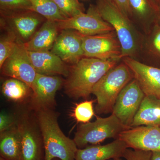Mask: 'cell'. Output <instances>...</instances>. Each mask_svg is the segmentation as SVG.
I'll use <instances>...</instances> for the list:
<instances>
[{
	"label": "cell",
	"mask_w": 160,
	"mask_h": 160,
	"mask_svg": "<svg viewBox=\"0 0 160 160\" xmlns=\"http://www.w3.org/2000/svg\"><path fill=\"white\" fill-rule=\"evenodd\" d=\"M120 62L83 58L69 66V74L63 85L65 93L75 99L87 98L103 76Z\"/></svg>",
	"instance_id": "obj_1"
},
{
	"label": "cell",
	"mask_w": 160,
	"mask_h": 160,
	"mask_svg": "<svg viewBox=\"0 0 160 160\" xmlns=\"http://www.w3.org/2000/svg\"><path fill=\"white\" fill-rule=\"evenodd\" d=\"M95 6L116 33L122 46V59L129 57L139 61L144 33L111 0H97Z\"/></svg>",
	"instance_id": "obj_2"
},
{
	"label": "cell",
	"mask_w": 160,
	"mask_h": 160,
	"mask_svg": "<svg viewBox=\"0 0 160 160\" xmlns=\"http://www.w3.org/2000/svg\"><path fill=\"white\" fill-rule=\"evenodd\" d=\"M34 112L42 136L44 160H75L78 149L74 140L66 137L60 129L59 113L51 109Z\"/></svg>",
	"instance_id": "obj_3"
},
{
	"label": "cell",
	"mask_w": 160,
	"mask_h": 160,
	"mask_svg": "<svg viewBox=\"0 0 160 160\" xmlns=\"http://www.w3.org/2000/svg\"><path fill=\"white\" fill-rule=\"evenodd\" d=\"M133 78L132 72L122 61L107 72L92 89V94L97 101L96 112L99 114L112 112L119 94Z\"/></svg>",
	"instance_id": "obj_4"
},
{
	"label": "cell",
	"mask_w": 160,
	"mask_h": 160,
	"mask_svg": "<svg viewBox=\"0 0 160 160\" xmlns=\"http://www.w3.org/2000/svg\"><path fill=\"white\" fill-rule=\"evenodd\" d=\"M14 116L22 140L21 160H44L43 138L34 111L24 105Z\"/></svg>",
	"instance_id": "obj_5"
},
{
	"label": "cell",
	"mask_w": 160,
	"mask_h": 160,
	"mask_svg": "<svg viewBox=\"0 0 160 160\" xmlns=\"http://www.w3.org/2000/svg\"><path fill=\"white\" fill-rule=\"evenodd\" d=\"M128 128L112 113L108 117H97L94 122L80 125L73 140L78 149H83L89 145H97L107 139L118 138L120 133Z\"/></svg>",
	"instance_id": "obj_6"
},
{
	"label": "cell",
	"mask_w": 160,
	"mask_h": 160,
	"mask_svg": "<svg viewBox=\"0 0 160 160\" xmlns=\"http://www.w3.org/2000/svg\"><path fill=\"white\" fill-rule=\"evenodd\" d=\"M1 28L14 35L18 42H28L39 26L46 20L45 18L33 10L19 9L0 10Z\"/></svg>",
	"instance_id": "obj_7"
},
{
	"label": "cell",
	"mask_w": 160,
	"mask_h": 160,
	"mask_svg": "<svg viewBox=\"0 0 160 160\" xmlns=\"http://www.w3.org/2000/svg\"><path fill=\"white\" fill-rule=\"evenodd\" d=\"M84 57L102 60H122V48L114 30L95 35H83Z\"/></svg>",
	"instance_id": "obj_8"
},
{
	"label": "cell",
	"mask_w": 160,
	"mask_h": 160,
	"mask_svg": "<svg viewBox=\"0 0 160 160\" xmlns=\"http://www.w3.org/2000/svg\"><path fill=\"white\" fill-rule=\"evenodd\" d=\"M59 30L71 29L83 35H95L113 31L112 26L103 19L95 5H90L86 13L56 22Z\"/></svg>",
	"instance_id": "obj_9"
},
{
	"label": "cell",
	"mask_w": 160,
	"mask_h": 160,
	"mask_svg": "<svg viewBox=\"0 0 160 160\" xmlns=\"http://www.w3.org/2000/svg\"><path fill=\"white\" fill-rule=\"evenodd\" d=\"M65 79L59 76L37 74L32 86V94L29 107L36 112L44 109H53L56 105L57 92L64 85Z\"/></svg>",
	"instance_id": "obj_10"
},
{
	"label": "cell",
	"mask_w": 160,
	"mask_h": 160,
	"mask_svg": "<svg viewBox=\"0 0 160 160\" xmlns=\"http://www.w3.org/2000/svg\"><path fill=\"white\" fill-rule=\"evenodd\" d=\"M0 69L3 75L22 81L32 88L37 73L23 43L18 42Z\"/></svg>",
	"instance_id": "obj_11"
},
{
	"label": "cell",
	"mask_w": 160,
	"mask_h": 160,
	"mask_svg": "<svg viewBox=\"0 0 160 160\" xmlns=\"http://www.w3.org/2000/svg\"><path fill=\"white\" fill-rule=\"evenodd\" d=\"M145 96L138 82L133 78L119 94L112 113L124 126L130 128Z\"/></svg>",
	"instance_id": "obj_12"
},
{
	"label": "cell",
	"mask_w": 160,
	"mask_h": 160,
	"mask_svg": "<svg viewBox=\"0 0 160 160\" xmlns=\"http://www.w3.org/2000/svg\"><path fill=\"white\" fill-rule=\"evenodd\" d=\"M118 138L126 143L128 148L160 152V126L130 127L122 132Z\"/></svg>",
	"instance_id": "obj_13"
},
{
	"label": "cell",
	"mask_w": 160,
	"mask_h": 160,
	"mask_svg": "<svg viewBox=\"0 0 160 160\" xmlns=\"http://www.w3.org/2000/svg\"><path fill=\"white\" fill-rule=\"evenodd\" d=\"M122 61L132 72L145 96L160 99V68L129 57Z\"/></svg>",
	"instance_id": "obj_14"
},
{
	"label": "cell",
	"mask_w": 160,
	"mask_h": 160,
	"mask_svg": "<svg viewBox=\"0 0 160 160\" xmlns=\"http://www.w3.org/2000/svg\"><path fill=\"white\" fill-rule=\"evenodd\" d=\"M59 32L50 51L67 65L75 64L84 57L83 35L71 29Z\"/></svg>",
	"instance_id": "obj_15"
},
{
	"label": "cell",
	"mask_w": 160,
	"mask_h": 160,
	"mask_svg": "<svg viewBox=\"0 0 160 160\" xmlns=\"http://www.w3.org/2000/svg\"><path fill=\"white\" fill-rule=\"evenodd\" d=\"M28 52L37 73L51 76H68L69 66L51 51Z\"/></svg>",
	"instance_id": "obj_16"
},
{
	"label": "cell",
	"mask_w": 160,
	"mask_h": 160,
	"mask_svg": "<svg viewBox=\"0 0 160 160\" xmlns=\"http://www.w3.org/2000/svg\"><path fill=\"white\" fill-rule=\"evenodd\" d=\"M130 20L144 34L156 20L158 4L154 0H128Z\"/></svg>",
	"instance_id": "obj_17"
},
{
	"label": "cell",
	"mask_w": 160,
	"mask_h": 160,
	"mask_svg": "<svg viewBox=\"0 0 160 160\" xmlns=\"http://www.w3.org/2000/svg\"><path fill=\"white\" fill-rule=\"evenodd\" d=\"M127 145L122 140L116 139L105 145H91L78 149L75 160H108L123 157Z\"/></svg>",
	"instance_id": "obj_18"
},
{
	"label": "cell",
	"mask_w": 160,
	"mask_h": 160,
	"mask_svg": "<svg viewBox=\"0 0 160 160\" xmlns=\"http://www.w3.org/2000/svg\"><path fill=\"white\" fill-rule=\"evenodd\" d=\"M59 32L56 22L46 20L24 46L28 51H50Z\"/></svg>",
	"instance_id": "obj_19"
},
{
	"label": "cell",
	"mask_w": 160,
	"mask_h": 160,
	"mask_svg": "<svg viewBox=\"0 0 160 160\" xmlns=\"http://www.w3.org/2000/svg\"><path fill=\"white\" fill-rule=\"evenodd\" d=\"M141 126H160V99L145 96L131 127Z\"/></svg>",
	"instance_id": "obj_20"
},
{
	"label": "cell",
	"mask_w": 160,
	"mask_h": 160,
	"mask_svg": "<svg viewBox=\"0 0 160 160\" xmlns=\"http://www.w3.org/2000/svg\"><path fill=\"white\" fill-rule=\"evenodd\" d=\"M0 154L7 160L22 159V140L16 124L1 133Z\"/></svg>",
	"instance_id": "obj_21"
},
{
	"label": "cell",
	"mask_w": 160,
	"mask_h": 160,
	"mask_svg": "<svg viewBox=\"0 0 160 160\" xmlns=\"http://www.w3.org/2000/svg\"><path fill=\"white\" fill-rule=\"evenodd\" d=\"M2 92L9 101L23 104L26 102L29 103L32 95V90L22 81L10 78L3 83Z\"/></svg>",
	"instance_id": "obj_22"
},
{
	"label": "cell",
	"mask_w": 160,
	"mask_h": 160,
	"mask_svg": "<svg viewBox=\"0 0 160 160\" xmlns=\"http://www.w3.org/2000/svg\"><path fill=\"white\" fill-rule=\"evenodd\" d=\"M140 58L144 61H160V25L155 23L144 35Z\"/></svg>",
	"instance_id": "obj_23"
},
{
	"label": "cell",
	"mask_w": 160,
	"mask_h": 160,
	"mask_svg": "<svg viewBox=\"0 0 160 160\" xmlns=\"http://www.w3.org/2000/svg\"><path fill=\"white\" fill-rule=\"evenodd\" d=\"M32 10L41 15L47 20L58 22L66 18L56 4L52 0H29Z\"/></svg>",
	"instance_id": "obj_24"
},
{
	"label": "cell",
	"mask_w": 160,
	"mask_h": 160,
	"mask_svg": "<svg viewBox=\"0 0 160 160\" xmlns=\"http://www.w3.org/2000/svg\"><path fill=\"white\" fill-rule=\"evenodd\" d=\"M94 101H84L76 105L72 111V116L79 122H89L94 115L93 104Z\"/></svg>",
	"instance_id": "obj_25"
},
{
	"label": "cell",
	"mask_w": 160,
	"mask_h": 160,
	"mask_svg": "<svg viewBox=\"0 0 160 160\" xmlns=\"http://www.w3.org/2000/svg\"><path fill=\"white\" fill-rule=\"evenodd\" d=\"M65 17L70 18L85 12L84 5L78 0H52Z\"/></svg>",
	"instance_id": "obj_26"
},
{
	"label": "cell",
	"mask_w": 160,
	"mask_h": 160,
	"mask_svg": "<svg viewBox=\"0 0 160 160\" xmlns=\"http://www.w3.org/2000/svg\"><path fill=\"white\" fill-rule=\"evenodd\" d=\"M5 32L6 33L1 36L0 39V68L11 55L18 42L14 35Z\"/></svg>",
	"instance_id": "obj_27"
},
{
	"label": "cell",
	"mask_w": 160,
	"mask_h": 160,
	"mask_svg": "<svg viewBox=\"0 0 160 160\" xmlns=\"http://www.w3.org/2000/svg\"><path fill=\"white\" fill-rule=\"evenodd\" d=\"M32 4L29 0H0V10H32Z\"/></svg>",
	"instance_id": "obj_28"
},
{
	"label": "cell",
	"mask_w": 160,
	"mask_h": 160,
	"mask_svg": "<svg viewBox=\"0 0 160 160\" xmlns=\"http://www.w3.org/2000/svg\"><path fill=\"white\" fill-rule=\"evenodd\" d=\"M152 152L136 150V149H126L123 155L126 160H150Z\"/></svg>",
	"instance_id": "obj_29"
},
{
	"label": "cell",
	"mask_w": 160,
	"mask_h": 160,
	"mask_svg": "<svg viewBox=\"0 0 160 160\" xmlns=\"http://www.w3.org/2000/svg\"><path fill=\"white\" fill-rule=\"evenodd\" d=\"M14 115H12L4 111L0 114V133L10 129L16 125Z\"/></svg>",
	"instance_id": "obj_30"
},
{
	"label": "cell",
	"mask_w": 160,
	"mask_h": 160,
	"mask_svg": "<svg viewBox=\"0 0 160 160\" xmlns=\"http://www.w3.org/2000/svg\"><path fill=\"white\" fill-rule=\"evenodd\" d=\"M111 1L117 6L118 8L123 14L130 19L128 0H111Z\"/></svg>",
	"instance_id": "obj_31"
},
{
	"label": "cell",
	"mask_w": 160,
	"mask_h": 160,
	"mask_svg": "<svg viewBox=\"0 0 160 160\" xmlns=\"http://www.w3.org/2000/svg\"><path fill=\"white\" fill-rule=\"evenodd\" d=\"M150 160H160V152H152Z\"/></svg>",
	"instance_id": "obj_32"
},
{
	"label": "cell",
	"mask_w": 160,
	"mask_h": 160,
	"mask_svg": "<svg viewBox=\"0 0 160 160\" xmlns=\"http://www.w3.org/2000/svg\"><path fill=\"white\" fill-rule=\"evenodd\" d=\"M158 12L155 23L160 25V1L158 3Z\"/></svg>",
	"instance_id": "obj_33"
},
{
	"label": "cell",
	"mask_w": 160,
	"mask_h": 160,
	"mask_svg": "<svg viewBox=\"0 0 160 160\" xmlns=\"http://www.w3.org/2000/svg\"><path fill=\"white\" fill-rule=\"evenodd\" d=\"M113 160H122V158H115L114 159H113Z\"/></svg>",
	"instance_id": "obj_34"
},
{
	"label": "cell",
	"mask_w": 160,
	"mask_h": 160,
	"mask_svg": "<svg viewBox=\"0 0 160 160\" xmlns=\"http://www.w3.org/2000/svg\"><path fill=\"white\" fill-rule=\"evenodd\" d=\"M155 2H156L157 3H158L160 1V0H154Z\"/></svg>",
	"instance_id": "obj_35"
},
{
	"label": "cell",
	"mask_w": 160,
	"mask_h": 160,
	"mask_svg": "<svg viewBox=\"0 0 160 160\" xmlns=\"http://www.w3.org/2000/svg\"><path fill=\"white\" fill-rule=\"evenodd\" d=\"M0 160H7L3 158H2L1 157V158H0Z\"/></svg>",
	"instance_id": "obj_36"
},
{
	"label": "cell",
	"mask_w": 160,
	"mask_h": 160,
	"mask_svg": "<svg viewBox=\"0 0 160 160\" xmlns=\"http://www.w3.org/2000/svg\"><path fill=\"white\" fill-rule=\"evenodd\" d=\"M52 160H59V159L54 158V159H53Z\"/></svg>",
	"instance_id": "obj_37"
}]
</instances>
